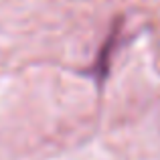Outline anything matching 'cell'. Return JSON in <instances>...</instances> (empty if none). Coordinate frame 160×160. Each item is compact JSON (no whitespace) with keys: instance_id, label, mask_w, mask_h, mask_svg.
<instances>
[]
</instances>
